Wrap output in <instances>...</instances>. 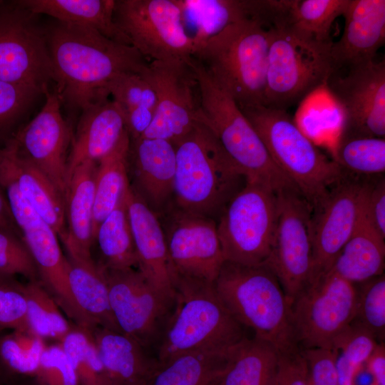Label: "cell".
<instances>
[{
	"label": "cell",
	"instance_id": "cell-55",
	"mask_svg": "<svg viewBox=\"0 0 385 385\" xmlns=\"http://www.w3.org/2000/svg\"><path fill=\"white\" fill-rule=\"evenodd\" d=\"M13 385H41L37 380L32 376L17 377Z\"/></svg>",
	"mask_w": 385,
	"mask_h": 385
},
{
	"label": "cell",
	"instance_id": "cell-41",
	"mask_svg": "<svg viewBox=\"0 0 385 385\" xmlns=\"http://www.w3.org/2000/svg\"><path fill=\"white\" fill-rule=\"evenodd\" d=\"M355 284L357 303L355 317L352 322L366 329L378 342H384V274Z\"/></svg>",
	"mask_w": 385,
	"mask_h": 385
},
{
	"label": "cell",
	"instance_id": "cell-30",
	"mask_svg": "<svg viewBox=\"0 0 385 385\" xmlns=\"http://www.w3.org/2000/svg\"><path fill=\"white\" fill-rule=\"evenodd\" d=\"M31 13L93 29L115 41L130 45L114 21V0H21ZM131 46V45H130Z\"/></svg>",
	"mask_w": 385,
	"mask_h": 385
},
{
	"label": "cell",
	"instance_id": "cell-4",
	"mask_svg": "<svg viewBox=\"0 0 385 385\" xmlns=\"http://www.w3.org/2000/svg\"><path fill=\"white\" fill-rule=\"evenodd\" d=\"M270 34L259 17H247L210 38L192 58L240 108L262 105Z\"/></svg>",
	"mask_w": 385,
	"mask_h": 385
},
{
	"label": "cell",
	"instance_id": "cell-33",
	"mask_svg": "<svg viewBox=\"0 0 385 385\" xmlns=\"http://www.w3.org/2000/svg\"><path fill=\"white\" fill-rule=\"evenodd\" d=\"M130 136L125 133L115 147L97 163L93 217V238L100 223L128 194Z\"/></svg>",
	"mask_w": 385,
	"mask_h": 385
},
{
	"label": "cell",
	"instance_id": "cell-53",
	"mask_svg": "<svg viewBox=\"0 0 385 385\" xmlns=\"http://www.w3.org/2000/svg\"><path fill=\"white\" fill-rule=\"evenodd\" d=\"M0 229L6 230L16 233L21 237L6 197L0 188Z\"/></svg>",
	"mask_w": 385,
	"mask_h": 385
},
{
	"label": "cell",
	"instance_id": "cell-31",
	"mask_svg": "<svg viewBox=\"0 0 385 385\" xmlns=\"http://www.w3.org/2000/svg\"><path fill=\"white\" fill-rule=\"evenodd\" d=\"M279 351L270 342L253 337L235 345L215 385H274Z\"/></svg>",
	"mask_w": 385,
	"mask_h": 385
},
{
	"label": "cell",
	"instance_id": "cell-3",
	"mask_svg": "<svg viewBox=\"0 0 385 385\" xmlns=\"http://www.w3.org/2000/svg\"><path fill=\"white\" fill-rule=\"evenodd\" d=\"M173 282L174 307L155 346L160 364L188 352L228 349L247 337L213 284L180 277Z\"/></svg>",
	"mask_w": 385,
	"mask_h": 385
},
{
	"label": "cell",
	"instance_id": "cell-32",
	"mask_svg": "<svg viewBox=\"0 0 385 385\" xmlns=\"http://www.w3.org/2000/svg\"><path fill=\"white\" fill-rule=\"evenodd\" d=\"M66 258L69 287L78 307L96 326L120 332L111 309L101 267L93 259Z\"/></svg>",
	"mask_w": 385,
	"mask_h": 385
},
{
	"label": "cell",
	"instance_id": "cell-22",
	"mask_svg": "<svg viewBox=\"0 0 385 385\" xmlns=\"http://www.w3.org/2000/svg\"><path fill=\"white\" fill-rule=\"evenodd\" d=\"M126 205L138 270L154 289L175 299L173 274L158 215L131 187L126 196Z\"/></svg>",
	"mask_w": 385,
	"mask_h": 385
},
{
	"label": "cell",
	"instance_id": "cell-43",
	"mask_svg": "<svg viewBox=\"0 0 385 385\" xmlns=\"http://www.w3.org/2000/svg\"><path fill=\"white\" fill-rule=\"evenodd\" d=\"M25 284L14 276L0 275V334L6 329L29 330Z\"/></svg>",
	"mask_w": 385,
	"mask_h": 385
},
{
	"label": "cell",
	"instance_id": "cell-17",
	"mask_svg": "<svg viewBox=\"0 0 385 385\" xmlns=\"http://www.w3.org/2000/svg\"><path fill=\"white\" fill-rule=\"evenodd\" d=\"M191 59L149 62L146 76L156 92L158 104L142 137L175 145L200 123L198 84Z\"/></svg>",
	"mask_w": 385,
	"mask_h": 385
},
{
	"label": "cell",
	"instance_id": "cell-12",
	"mask_svg": "<svg viewBox=\"0 0 385 385\" xmlns=\"http://www.w3.org/2000/svg\"><path fill=\"white\" fill-rule=\"evenodd\" d=\"M45 27L19 1L0 4V81L40 89L54 82Z\"/></svg>",
	"mask_w": 385,
	"mask_h": 385
},
{
	"label": "cell",
	"instance_id": "cell-21",
	"mask_svg": "<svg viewBox=\"0 0 385 385\" xmlns=\"http://www.w3.org/2000/svg\"><path fill=\"white\" fill-rule=\"evenodd\" d=\"M37 268L39 281L71 322L91 331L96 325L77 304L69 287L68 260L59 239L43 219L21 232Z\"/></svg>",
	"mask_w": 385,
	"mask_h": 385
},
{
	"label": "cell",
	"instance_id": "cell-14",
	"mask_svg": "<svg viewBox=\"0 0 385 385\" xmlns=\"http://www.w3.org/2000/svg\"><path fill=\"white\" fill-rule=\"evenodd\" d=\"M101 267L108 286L111 309L120 332L146 349L155 347L175 299L158 292L138 270Z\"/></svg>",
	"mask_w": 385,
	"mask_h": 385
},
{
	"label": "cell",
	"instance_id": "cell-46",
	"mask_svg": "<svg viewBox=\"0 0 385 385\" xmlns=\"http://www.w3.org/2000/svg\"><path fill=\"white\" fill-rule=\"evenodd\" d=\"M33 377L41 385H79L75 369L59 342L47 344Z\"/></svg>",
	"mask_w": 385,
	"mask_h": 385
},
{
	"label": "cell",
	"instance_id": "cell-44",
	"mask_svg": "<svg viewBox=\"0 0 385 385\" xmlns=\"http://www.w3.org/2000/svg\"><path fill=\"white\" fill-rule=\"evenodd\" d=\"M43 92L36 88L0 81V143L10 138L11 128Z\"/></svg>",
	"mask_w": 385,
	"mask_h": 385
},
{
	"label": "cell",
	"instance_id": "cell-26",
	"mask_svg": "<svg viewBox=\"0 0 385 385\" xmlns=\"http://www.w3.org/2000/svg\"><path fill=\"white\" fill-rule=\"evenodd\" d=\"M92 334L107 385H147L159 363L148 349L119 332L95 327Z\"/></svg>",
	"mask_w": 385,
	"mask_h": 385
},
{
	"label": "cell",
	"instance_id": "cell-15",
	"mask_svg": "<svg viewBox=\"0 0 385 385\" xmlns=\"http://www.w3.org/2000/svg\"><path fill=\"white\" fill-rule=\"evenodd\" d=\"M324 87L342 115L339 135L385 137V61L332 71Z\"/></svg>",
	"mask_w": 385,
	"mask_h": 385
},
{
	"label": "cell",
	"instance_id": "cell-35",
	"mask_svg": "<svg viewBox=\"0 0 385 385\" xmlns=\"http://www.w3.org/2000/svg\"><path fill=\"white\" fill-rule=\"evenodd\" d=\"M233 347L195 351L175 356L159 364L147 385H212L225 366Z\"/></svg>",
	"mask_w": 385,
	"mask_h": 385
},
{
	"label": "cell",
	"instance_id": "cell-29",
	"mask_svg": "<svg viewBox=\"0 0 385 385\" xmlns=\"http://www.w3.org/2000/svg\"><path fill=\"white\" fill-rule=\"evenodd\" d=\"M384 266L385 238L366 215L363 200L357 225L330 270L353 284H359L383 274Z\"/></svg>",
	"mask_w": 385,
	"mask_h": 385
},
{
	"label": "cell",
	"instance_id": "cell-38",
	"mask_svg": "<svg viewBox=\"0 0 385 385\" xmlns=\"http://www.w3.org/2000/svg\"><path fill=\"white\" fill-rule=\"evenodd\" d=\"M27 298V319L29 331L44 340L60 342L70 332L69 322L61 309L39 280L25 284Z\"/></svg>",
	"mask_w": 385,
	"mask_h": 385
},
{
	"label": "cell",
	"instance_id": "cell-47",
	"mask_svg": "<svg viewBox=\"0 0 385 385\" xmlns=\"http://www.w3.org/2000/svg\"><path fill=\"white\" fill-rule=\"evenodd\" d=\"M379 343L366 329L352 322L335 339L333 350L361 369Z\"/></svg>",
	"mask_w": 385,
	"mask_h": 385
},
{
	"label": "cell",
	"instance_id": "cell-8",
	"mask_svg": "<svg viewBox=\"0 0 385 385\" xmlns=\"http://www.w3.org/2000/svg\"><path fill=\"white\" fill-rule=\"evenodd\" d=\"M266 86L262 106L284 110L324 87L332 72V43L307 39L288 28L270 26Z\"/></svg>",
	"mask_w": 385,
	"mask_h": 385
},
{
	"label": "cell",
	"instance_id": "cell-45",
	"mask_svg": "<svg viewBox=\"0 0 385 385\" xmlns=\"http://www.w3.org/2000/svg\"><path fill=\"white\" fill-rule=\"evenodd\" d=\"M0 273L21 274L29 281L39 280L34 261L23 242L16 233L0 229Z\"/></svg>",
	"mask_w": 385,
	"mask_h": 385
},
{
	"label": "cell",
	"instance_id": "cell-13",
	"mask_svg": "<svg viewBox=\"0 0 385 385\" xmlns=\"http://www.w3.org/2000/svg\"><path fill=\"white\" fill-rule=\"evenodd\" d=\"M278 215L274 240L265 262L292 303L312 281V207L296 189L277 193Z\"/></svg>",
	"mask_w": 385,
	"mask_h": 385
},
{
	"label": "cell",
	"instance_id": "cell-48",
	"mask_svg": "<svg viewBox=\"0 0 385 385\" xmlns=\"http://www.w3.org/2000/svg\"><path fill=\"white\" fill-rule=\"evenodd\" d=\"M304 356L311 385H338V352L325 348L300 349Z\"/></svg>",
	"mask_w": 385,
	"mask_h": 385
},
{
	"label": "cell",
	"instance_id": "cell-7",
	"mask_svg": "<svg viewBox=\"0 0 385 385\" xmlns=\"http://www.w3.org/2000/svg\"><path fill=\"white\" fill-rule=\"evenodd\" d=\"M271 158L311 207L345 173L324 155L284 110L262 105L240 108Z\"/></svg>",
	"mask_w": 385,
	"mask_h": 385
},
{
	"label": "cell",
	"instance_id": "cell-34",
	"mask_svg": "<svg viewBox=\"0 0 385 385\" xmlns=\"http://www.w3.org/2000/svg\"><path fill=\"white\" fill-rule=\"evenodd\" d=\"M195 51L227 26L252 14L251 0H178ZM189 36V35H188Z\"/></svg>",
	"mask_w": 385,
	"mask_h": 385
},
{
	"label": "cell",
	"instance_id": "cell-36",
	"mask_svg": "<svg viewBox=\"0 0 385 385\" xmlns=\"http://www.w3.org/2000/svg\"><path fill=\"white\" fill-rule=\"evenodd\" d=\"M126 196L100 223L94 235V242H97L102 256L98 265L103 268L121 270L138 266Z\"/></svg>",
	"mask_w": 385,
	"mask_h": 385
},
{
	"label": "cell",
	"instance_id": "cell-16",
	"mask_svg": "<svg viewBox=\"0 0 385 385\" xmlns=\"http://www.w3.org/2000/svg\"><path fill=\"white\" fill-rule=\"evenodd\" d=\"M168 257L175 277L213 284L225 258L215 219L170 204L163 212Z\"/></svg>",
	"mask_w": 385,
	"mask_h": 385
},
{
	"label": "cell",
	"instance_id": "cell-37",
	"mask_svg": "<svg viewBox=\"0 0 385 385\" xmlns=\"http://www.w3.org/2000/svg\"><path fill=\"white\" fill-rule=\"evenodd\" d=\"M334 160L345 173L379 175L385 171V139L339 135Z\"/></svg>",
	"mask_w": 385,
	"mask_h": 385
},
{
	"label": "cell",
	"instance_id": "cell-18",
	"mask_svg": "<svg viewBox=\"0 0 385 385\" xmlns=\"http://www.w3.org/2000/svg\"><path fill=\"white\" fill-rule=\"evenodd\" d=\"M365 185L366 180L344 176L312 207L311 283L330 270L352 235L361 214Z\"/></svg>",
	"mask_w": 385,
	"mask_h": 385
},
{
	"label": "cell",
	"instance_id": "cell-9",
	"mask_svg": "<svg viewBox=\"0 0 385 385\" xmlns=\"http://www.w3.org/2000/svg\"><path fill=\"white\" fill-rule=\"evenodd\" d=\"M277 215V192L262 183L246 181L217 222L225 260L246 265L265 263L270 255Z\"/></svg>",
	"mask_w": 385,
	"mask_h": 385
},
{
	"label": "cell",
	"instance_id": "cell-52",
	"mask_svg": "<svg viewBox=\"0 0 385 385\" xmlns=\"http://www.w3.org/2000/svg\"><path fill=\"white\" fill-rule=\"evenodd\" d=\"M365 365L373 377V381L385 385V346L379 342L366 360Z\"/></svg>",
	"mask_w": 385,
	"mask_h": 385
},
{
	"label": "cell",
	"instance_id": "cell-54",
	"mask_svg": "<svg viewBox=\"0 0 385 385\" xmlns=\"http://www.w3.org/2000/svg\"><path fill=\"white\" fill-rule=\"evenodd\" d=\"M16 378L13 376L0 359V385H13Z\"/></svg>",
	"mask_w": 385,
	"mask_h": 385
},
{
	"label": "cell",
	"instance_id": "cell-28",
	"mask_svg": "<svg viewBox=\"0 0 385 385\" xmlns=\"http://www.w3.org/2000/svg\"><path fill=\"white\" fill-rule=\"evenodd\" d=\"M349 0H265L270 26H284L307 39L332 43L331 30L343 16Z\"/></svg>",
	"mask_w": 385,
	"mask_h": 385
},
{
	"label": "cell",
	"instance_id": "cell-59",
	"mask_svg": "<svg viewBox=\"0 0 385 385\" xmlns=\"http://www.w3.org/2000/svg\"><path fill=\"white\" fill-rule=\"evenodd\" d=\"M212 385H215V383Z\"/></svg>",
	"mask_w": 385,
	"mask_h": 385
},
{
	"label": "cell",
	"instance_id": "cell-1",
	"mask_svg": "<svg viewBox=\"0 0 385 385\" xmlns=\"http://www.w3.org/2000/svg\"><path fill=\"white\" fill-rule=\"evenodd\" d=\"M44 27L56 90L71 109L108 97L106 85L122 73L148 71L149 62L130 45L56 20Z\"/></svg>",
	"mask_w": 385,
	"mask_h": 385
},
{
	"label": "cell",
	"instance_id": "cell-50",
	"mask_svg": "<svg viewBox=\"0 0 385 385\" xmlns=\"http://www.w3.org/2000/svg\"><path fill=\"white\" fill-rule=\"evenodd\" d=\"M364 210L376 231L385 238V180H366Z\"/></svg>",
	"mask_w": 385,
	"mask_h": 385
},
{
	"label": "cell",
	"instance_id": "cell-6",
	"mask_svg": "<svg viewBox=\"0 0 385 385\" xmlns=\"http://www.w3.org/2000/svg\"><path fill=\"white\" fill-rule=\"evenodd\" d=\"M173 204L212 219L245 185V178L212 131L200 123L175 145Z\"/></svg>",
	"mask_w": 385,
	"mask_h": 385
},
{
	"label": "cell",
	"instance_id": "cell-56",
	"mask_svg": "<svg viewBox=\"0 0 385 385\" xmlns=\"http://www.w3.org/2000/svg\"><path fill=\"white\" fill-rule=\"evenodd\" d=\"M371 385H381V384H377V383L373 381L372 384H371Z\"/></svg>",
	"mask_w": 385,
	"mask_h": 385
},
{
	"label": "cell",
	"instance_id": "cell-23",
	"mask_svg": "<svg viewBox=\"0 0 385 385\" xmlns=\"http://www.w3.org/2000/svg\"><path fill=\"white\" fill-rule=\"evenodd\" d=\"M128 165L136 185L132 190L157 215L163 212L173 197L175 145L158 138H130Z\"/></svg>",
	"mask_w": 385,
	"mask_h": 385
},
{
	"label": "cell",
	"instance_id": "cell-51",
	"mask_svg": "<svg viewBox=\"0 0 385 385\" xmlns=\"http://www.w3.org/2000/svg\"><path fill=\"white\" fill-rule=\"evenodd\" d=\"M123 113L130 139L142 137L150 126L155 115V111L144 106L132 108Z\"/></svg>",
	"mask_w": 385,
	"mask_h": 385
},
{
	"label": "cell",
	"instance_id": "cell-58",
	"mask_svg": "<svg viewBox=\"0 0 385 385\" xmlns=\"http://www.w3.org/2000/svg\"><path fill=\"white\" fill-rule=\"evenodd\" d=\"M1 274H1V273H0V275H1Z\"/></svg>",
	"mask_w": 385,
	"mask_h": 385
},
{
	"label": "cell",
	"instance_id": "cell-39",
	"mask_svg": "<svg viewBox=\"0 0 385 385\" xmlns=\"http://www.w3.org/2000/svg\"><path fill=\"white\" fill-rule=\"evenodd\" d=\"M47 344L29 330L0 334V359L15 378L34 376Z\"/></svg>",
	"mask_w": 385,
	"mask_h": 385
},
{
	"label": "cell",
	"instance_id": "cell-20",
	"mask_svg": "<svg viewBox=\"0 0 385 385\" xmlns=\"http://www.w3.org/2000/svg\"><path fill=\"white\" fill-rule=\"evenodd\" d=\"M341 38L332 43V71L366 65L385 42V1L349 0Z\"/></svg>",
	"mask_w": 385,
	"mask_h": 385
},
{
	"label": "cell",
	"instance_id": "cell-27",
	"mask_svg": "<svg viewBox=\"0 0 385 385\" xmlns=\"http://www.w3.org/2000/svg\"><path fill=\"white\" fill-rule=\"evenodd\" d=\"M97 163L88 162L71 173L64 197L67 238L63 244L67 257L92 260L93 217Z\"/></svg>",
	"mask_w": 385,
	"mask_h": 385
},
{
	"label": "cell",
	"instance_id": "cell-49",
	"mask_svg": "<svg viewBox=\"0 0 385 385\" xmlns=\"http://www.w3.org/2000/svg\"><path fill=\"white\" fill-rule=\"evenodd\" d=\"M309 373L300 348L279 352L274 385H309Z\"/></svg>",
	"mask_w": 385,
	"mask_h": 385
},
{
	"label": "cell",
	"instance_id": "cell-25",
	"mask_svg": "<svg viewBox=\"0 0 385 385\" xmlns=\"http://www.w3.org/2000/svg\"><path fill=\"white\" fill-rule=\"evenodd\" d=\"M0 167L14 179L24 197L63 244L67 238L64 197L49 179L19 153L13 137L0 145Z\"/></svg>",
	"mask_w": 385,
	"mask_h": 385
},
{
	"label": "cell",
	"instance_id": "cell-10",
	"mask_svg": "<svg viewBox=\"0 0 385 385\" xmlns=\"http://www.w3.org/2000/svg\"><path fill=\"white\" fill-rule=\"evenodd\" d=\"M113 17L130 45L145 59L188 61L195 53L178 0H117Z\"/></svg>",
	"mask_w": 385,
	"mask_h": 385
},
{
	"label": "cell",
	"instance_id": "cell-11",
	"mask_svg": "<svg viewBox=\"0 0 385 385\" xmlns=\"http://www.w3.org/2000/svg\"><path fill=\"white\" fill-rule=\"evenodd\" d=\"M356 303V284L331 270L311 283L291 304L299 347L333 350L335 339L354 319Z\"/></svg>",
	"mask_w": 385,
	"mask_h": 385
},
{
	"label": "cell",
	"instance_id": "cell-42",
	"mask_svg": "<svg viewBox=\"0 0 385 385\" xmlns=\"http://www.w3.org/2000/svg\"><path fill=\"white\" fill-rule=\"evenodd\" d=\"M146 73H124L106 85V91L123 111L144 106L155 112L157 94Z\"/></svg>",
	"mask_w": 385,
	"mask_h": 385
},
{
	"label": "cell",
	"instance_id": "cell-5",
	"mask_svg": "<svg viewBox=\"0 0 385 385\" xmlns=\"http://www.w3.org/2000/svg\"><path fill=\"white\" fill-rule=\"evenodd\" d=\"M191 63L198 84L199 122L215 135L246 181L262 183L277 193L297 190L275 165L233 98L211 78L199 61L192 58Z\"/></svg>",
	"mask_w": 385,
	"mask_h": 385
},
{
	"label": "cell",
	"instance_id": "cell-2",
	"mask_svg": "<svg viewBox=\"0 0 385 385\" xmlns=\"http://www.w3.org/2000/svg\"><path fill=\"white\" fill-rule=\"evenodd\" d=\"M213 285L233 317L251 329L255 337L270 342L279 352L299 348L291 303L266 263L246 265L225 260Z\"/></svg>",
	"mask_w": 385,
	"mask_h": 385
},
{
	"label": "cell",
	"instance_id": "cell-24",
	"mask_svg": "<svg viewBox=\"0 0 385 385\" xmlns=\"http://www.w3.org/2000/svg\"><path fill=\"white\" fill-rule=\"evenodd\" d=\"M126 131L123 111L113 99L101 98L83 109L76 131L72 135L68 179L78 166L98 163L108 154Z\"/></svg>",
	"mask_w": 385,
	"mask_h": 385
},
{
	"label": "cell",
	"instance_id": "cell-19",
	"mask_svg": "<svg viewBox=\"0 0 385 385\" xmlns=\"http://www.w3.org/2000/svg\"><path fill=\"white\" fill-rule=\"evenodd\" d=\"M39 113L13 135L19 153L44 174L65 197L72 134L61 112L56 90L46 89Z\"/></svg>",
	"mask_w": 385,
	"mask_h": 385
},
{
	"label": "cell",
	"instance_id": "cell-40",
	"mask_svg": "<svg viewBox=\"0 0 385 385\" xmlns=\"http://www.w3.org/2000/svg\"><path fill=\"white\" fill-rule=\"evenodd\" d=\"M59 343L75 369L79 385H107L91 331L73 323Z\"/></svg>",
	"mask_w": 385,
	"mask_h": 385
},
{
	"label": "cell",
	"instance_id": "cell-57",
	"mask_svg": "<svg viewBox=\"0 0 385 385\" xmlns=\"http://www.w3.org/2000/svg\"><path fill=\"white\" fill-rule=\"evenodd\" d=\"M2 1H0V4H1Z\"/></svg>",
	"mask_w": 385,
	"mask_h": 385
}]
</instances>
